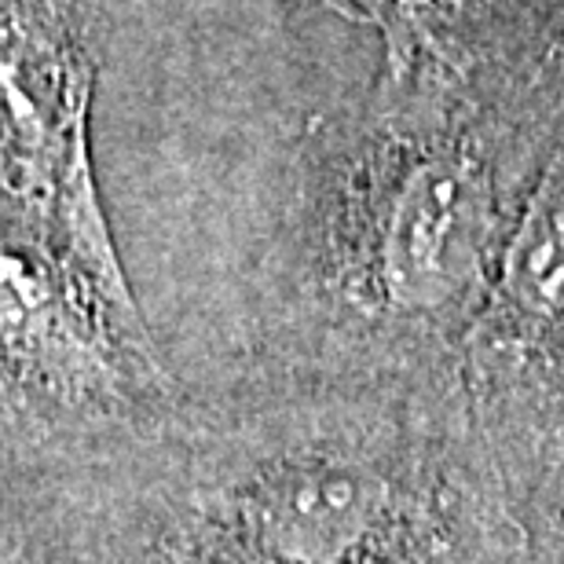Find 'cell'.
Instances as JSON below:
<instances>
[{
  "mask_svg": "<svg viewBox=\"0 0 564 564\" xmlns=\"http://www.w3.org/2000/svg\"><path fill=\"white\" fill-rule=\"evenodd\" d=\"M381 37L378 85L528 96L564 85V22L528 0H323Z\"/></svg>",
  "mask_w": 564,
  "mask_h": 564,
  "instance_id": "6",
  "label": "cell"
},
{
  "mask_svg": "<svg viewBox=\"0 0 564 564\" xmlns=\"http://www.w3.org/2000/svg\"><path fill=\"white\" fill-rule=\"evenodd\" d=\"M528 564H564V433L524 506Z\"/></svg>",
  "mask_w": 564,
  "mask_h": 564,
  "instance_id": "8",
  "label": "cell"
},
{
  "mask_svg": "<svg viewBox=\"0 0 564 564\" xmlns=\"http://www.w3.org/2000/svg\"><path fill=\"white\" fill-rule=\"evenodd\" d=\"M93 88L96 48L74 0H0V195L126 279L88 158Z\"/></svg>",
  "mask_w": 564,
  "mask_h": 564,
  "instance_id": "4",
  "label": "cell"
},
{
  "mask_svg": "<svg viewBox=\"0 0 564 564\" xmlns=\"http://www.w3.org/2000/svg\"><path fill=\"white\" fill-rule=\"evenodd\" d=\"M195 484L272 564H528L458 381L213 403Z\"/></svg>",
  "mask_w": 564,
  "mask_h": 564,
  "instance_id": "2",
  "label": "cell"
},
{
  "mask_svg": "<svg viewBox=\"0 0 564 564\" xmlns=\"http://www.w3.org/2000/svg\"><path fill=\"white\" fill-rule=\"evenodd\" d=\"M165 564H272L198 484H191L187 513L173 524Z\"/></svg>",
  "mask_w": 564,
  "mask_h": 564,
  "instance_id": "7",
  "label": "cell"
},
{
  "mask_svg": "<svg viewBox=\"0 0 564 564\" xmlns=\"http://www.w3.org/2000/svg\"><path fill=\"white\" fill-rule=\"evenodd\" d=\"M469 433L524 517L564 433V121L458 364Z\"/></svg>",
  "mask_w": 564,
  "mask_h": 564,
  "instance_id": "3",
  "label": "cell"
},
{
  "mask_svg": "<svg viewBox=\"0 0 564 564\" xmlns=\"http://www.w3.org/2000/svg\"><path fill=\"white\" fill-rule=\"evenodd\" d=\"M126 356L154 364L129 282L99 272L0 195V364L8 375L48 397L82 400L126 378L118 364Z\"/></svg>",
  "mask_w": 564,
  "mask_h": 564,
  "instance_id": "5",
  "label": "cell"
},
{
  "mask_svg": "<svg viewBox=\"0 0 564 564\" xmlns=\"http://www.w3.org/2000/svg\"><path fill=\"white\" fill-rule=\"evenodd\" d=\"M564 85L484 96L378 85L297 143L242 348L213 403L341 386H451Z\"/></svg>",
  "mask_w": 564,
  "mask_h": 564,
  "instance_id": "1",
  "label": "cell"
}]
</instances>
